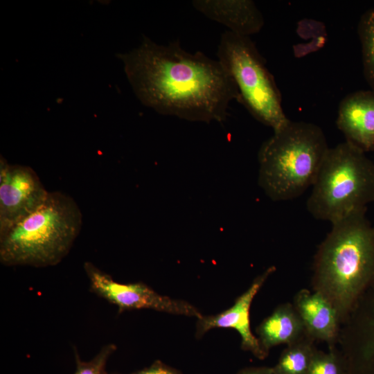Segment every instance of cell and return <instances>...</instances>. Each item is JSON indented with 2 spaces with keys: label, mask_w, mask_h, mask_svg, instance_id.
<instances>
[{
  "label": "cell",
  "mask_w": 374,
  "mask_h": 374,
  "mask_svg": "<svg viewBox=\"0 0 374 374\" xmlns=\"http://www.w3.org/2000/svg\"><path fill=\"white\" fill-rule=\"evenodd\" d=\"M127 80L145 106L190 121H224L236 86L217 60L189 53L176 41L166 45L144 36L132 51L119 53Z\"/></svg>",
  "instance_id": "obj_1"
},
{
  "label": "cell",
  "mask_w": 374,
  "mask_h": 374,
  "mask_svg": "<svg viewBox=\"0 0 374 374\" xmlns=\"http://www.w3.org/2000/svg\"><path fill=\"white\" fill-rule=\"evenodd\" d=\"M312 290L335 308L342 324L374 282V225L366 208L332 224L312 266Z\"/></svg>",
  "instance_id": "obj_2"
},
{
  "label": "cell",
  "mask_w": 374,
  "mask_h": 374,
  "mask_svg": "<svg viewBox=\"0 0 374 374\" xmlns=\"http://www.w3.org/2000/svg\"><path fill=\"white\" fill-rule=\"evenodd\" d=\"M82 224L75 201L62 192H49L37 209L0 234V262L8 267L56 265L69 253Z\"/></svg>",
  "instance_id": "obj_3"
},
{
  "label": "cell",
  "mask_w": 374,
  "mask_h": 374,
  "mask_svg": "<svg viewBox=\"0 0 374 374\" xmlns=\"http://www.w3.org/2000/svg\"><path fill=\"white\" fill-rule=\"evenodd\" d=\"M329 148L319 126L290 120L260 148V186L273 201L300 197L312 186Z\"/></svg>",
  "instance_id": "obj_4"
},
{
  "label": "cell",
  "mask_w": 374,
  "mask_h": 374,
  "mask_svg": "<svg viewBox=\"0 0 374 374\" xmlns=\"http://www.w3.org/2000/svg\"><path fill=\"white\" fill-rule=\"evenodd\" d=\"M312 187L308 211L332 224L374 202V163L349 142L339 143L329 148Z\"/></svg>",
  "instance_id": "obj_5"
},
{
  "label": "cell",
  "mask_w": 374,
  "mask_h": 374,
  "mask_svg": "<svg viewBox=\"0 0 374 374\" xmlns=\"http://www.w3.org/2000/svg\"><path fill=\"white\" fill-rule=\"evenodd\" d=\"M217 56L236 86L238 102L254 118L274 132L290 121L283 109L281 94L274 78L249 37L224 32Z\"/></svg>",
  "instance_id": "obj_6"
},
{
  "label": "cell",
  "mask_w": 374,
  "mask_h": 374,
  "mask_svg": "<svg viewBox=\"0 0 374 374\" xmlns=\"http://www.w3.org/2000/svg\"><path fill=\"white\" fill-rule=\"evenodd\" d=\"M91 293L117 307L118 313L148 309L177 315L201 318L203 315L192 304L163 296L143 282L122 283L91 262L84 263Z\"/></svg>",
  "instance_id": "obj_7"
},
{
  "label": "cell",
  "mask_w": 374,
  "mask_h": 374,
  "mask_svg": "<svg viewBox=\"0 0 374 374\" xmlns=\"http://www.w3.org/2000/svg\"><path fill=\"white\" fill-rule=\"evenodd\" d=\"M337 344L346 374H374V282L341 324Z\"/></svg>",
  "instance_id": "obj_8"
},
{
  "label": "cell",
  "mask_w": 374,
  "mask_h": 374,
  "mask_svg": "<svg viewBox=\"0 0 374 374\" xmlns=\"http://www.w3.org/2000/svg\"><path fill=\"white\" fill-rule=\"evenodd\" d=\"M36 172L28 166L0 159V234L37 209L46 199Z\"/></svg>",
  "instance_id": "obj_9"
},
{
  "label": "cell",
  "mask_w": 374,
  "mask_h": 374,
  "mask_svg": "<svg viewBox=\"0 0 374 374\" xmlns=\"http://www.w3.org/2000/svg\"><path fill=\"white\" fill-rule=\"evenodd\" d=\"M276 269V267L271 266L258 276L229 308L217 314L203 315L200 319H197L196 337L201 338L213 328H233L240 336L242 350L250 352L260 359L266 358L268 354L263 350L257 337L251 331L249 312L254 297Z\"/></svg>",
  "instance_id": "obj_10"
},
{
  "label": "cell",
  "mask_w": 374,
  "mask_h": 374,
  "mask_svg": "<svg viewBox=\"0 0 374 374\" xmlns=\"http://www.w3.org/2000/svg\"><path fill=\"white\" fill-rule=\"evenodd\" d=\"M336 124L346 141L366 153L374 150V91H357L344 98Z\"/></svg>",
  "instance_id": "obj_11"
},
{
  "label": "cell",
  "mask_w": 374,
  "mask_h": 374,
  "mask_svg": "<svg viewBox=\"0 0 374 374\" xmlns=\"http://www.w3.org/2000/svg\"><path fill=\"white\" fill-rule=\"evenodd\" d=\"M292 304L310 338L323 341L328 347L337 345L341 324L336 310L322 294L301 289L294 295Z\"/></svg>",
  "instance_id": "obj_12"
},
{
  "label": "cell",
  "mask_w": 374,
  "mask_h": 374,
  "mask_svg": "<svg viewBox=\"0 0 374 374\" xmlns=\"http://www.w3.org/2000/svg\"><path fill=\"white\" fill-rule=\"evenodd\" d=\"M193 7L207 18L223 24L241 36L256 34L264 26V18L251 0H195Z\"/></svg>",
  "instance_id": "obj_13"
},
{
  "label": "cell",
  "mask_w": 374,
  "mask_h": 374,
  "mask_svg": "<svg viewBox=\"0 0 374 374\" xmlns=\"http://www.w3.org/2000/svg\"><path fill=\"white\" fill-rule=\"evenodd\" d=\"M256 332L262 348L267 354L274 346H287L308 336L300 316L291 303L278 305L257 326Z\"/></svg>",
  "instance_id": "obj_14"
},
{
  "label": "cell",
  "mask_w": 374,
  "mask_h": 374,
  "mask_svg": "<svg viewBox=\"0 0 374 374\" xmlns=\"http://www.w3.org/2000/svg\"><path fill=\"white\" fill-rule=\"evenodd\" d=\"M314 342L305 336L287 345L272 367L274 374H306L317 349Z\"/></svg>",
  "instance_id": "obj_15"
},
{
  "label": "cell",
  "mask_w": 374,
  "mask_h": 374,
  "mask_svg": "<svg viewBox=\"0 0 374 374\" xmlns=\"http://www.w3.org/2000/svg\"><path fill=\"white\" fill-rule=\"evenodd\" d=\"M357 33L362 47L363 72L371 89L374 91V7L360 17Z\"/></svg>",
  "instance_id": "obj_16"
},
{
  "label": "cell",
  "mask_w": 374,
  "mask_h": 374,
  "mask_svg": "<svg viewBox=\"0 0 374 374\" xmlns=\"http://www.w3.org/2000/svg\"><path fill=\"white\" fill-rule=\"evenodd\" d=\"M306 374H346L342 356L337 346L328 352L316 350Z\"/></svg>",
  "instance_id": "obj_17"
},
{
  "label": "cell",
  "mask_w": 374,
  "mask_h": 374,
  "mask_svg": "<svg viewBox=\"0 0 374 374\" xmlns=\"http://www.w3.org/2000/svg\"><path fill=\"white\" fill-rule=\"evenodd\" d=\"M116 349L117 347L114 344H107L103 346L91 359L83 361L77 350L74 348L76 369L73 374H109L106 371V365Z\"/></svg>",
  "instance_id": "obj_18"
},
{
  "label": "cell",
  "mask_w": 374,
  "mask_h": 374,
  "mask_svg": "<svg viewBox=\"0 0 374 374\" xmlns=\"http://www.w3.org/2000/svg\"><path fill=\"white\" fill-rule=\"evenodd\" d=\"M109 374H121L112 373ZM130 374H182L179 371L164 364L160 360L154 361L150 366Z\"/></svg>",
  "instance_id": "obj_19"
},
{
  "label": "cell",
  "mask_w": 374,
  "mask_h": 374,
  "mask_svg": "<svg viewBox=\"0 0 374 374\" xmlns=\"http://www.w3.org/2000/svg\"><path fill=\"white\" fill-rule=\"evenodd\" d=\"M235 374H274L272 367L252 366L239 371Z\"/></svg>",
  "instance_id": "obj_20"
}]
</instances>
